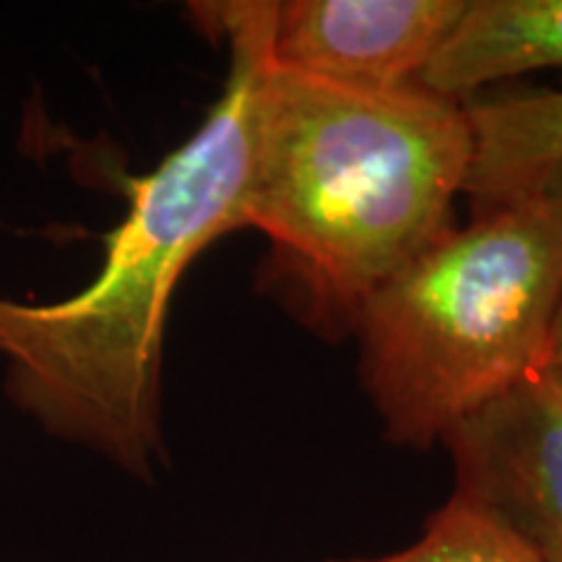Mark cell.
Listing matches in <instances>:
<instances>
[{"mask_svg": "<svg viewBox=\"0 0 562 562\" xmlns=\"http://www.w3.org/2000/svg\"><path fill=\"white\" fill-rule=\"evenodd\" d=\"M188 16L227 45L220 100L157 170L131 180L128 216L108 235L102 269L79 294L0 297L5 396L42 430L138 480H151L165 461L161 362L172 294L211 243L245 227L273 0L191 3Z\"/></svg>", "mask_w": 562, "mask_h": 562, "instance_id": "obj_1", "label": "cell"}, {"mask_svg": "<svg viewBox=\"0 0 562 562\" xmlns=\"http://www.w3.org/2000/svg\"><path fill=\"white\" fill-rule=\"evenodd\" d=\"M472 154L463 102L313 79L269 42L245 227L269 237L273 290L318 334L355 331L364 302L453 229Z\"/></svg>", "mask_w": 562, "mask_h": 562, "instance_id": "obj_2", "label": "cell"}, {"mask_svg": "<svg viewBox=\"0 0 562 562\" xmlns=\"http://www.w3.org/2000/svg\"><path fill=\"white\" fill-rule=\"evenodd\" d=\"M562 300V211L544 193L474 209L355 321L385 438L430 451L448 427L547 364Z\"/></svg>", "mask_w": 562, "mask_h": 562, "instance_id": "obj_3", "label": "cell"}, {"mask_svg": "<svg viewBox=\"0 0 562 562\" xmlns=\"http://www.w3.org/2000/svg\"><path fill=\"white\" fill-rule=\"evenodd\" d=\"M453 495L490 513L539 562H562V375L542 364L440 438Z\"/></svg>", "mask_w": 562, "mask_h": 562, "instance_id": "obj_4", "label": "cell"}, {"mask_svg": "<svg viewBox=\"0 0 562 562\" xmlns=\"http://www.w3.org/2000/svg\"><path fill=\"white\" fill-rule=\"evenodd\" d=\"M469 0H286L273 3L271 60L351 89L419 87Z\"/></svg>", "mask_w": 562, "mask_h": 562, "instance_id": "obj_5", "label": "cell"}, {"mask_svg": "<svg viewBox=\"0 0 562 562\" xmlns=\"http://www.w3.org/2000/svg\"><path fill=\"white\" fill-rule=\"evenodd\" d=\"M562 66V0H469L419 87L467 102L492 83Z\"/></svg>", "mask_w": 562, "mask_h": 562, "instance_id": "obj_6", "label": "cell"}, {"mask_svg": "<svg viewBox=\"0 0 562 562\" xmlns=\"http://www.w3.org/2000/svg\"><path fill=\"white\" fill-rule=\"evenodd\" d=\"M474 154L463 195L474 209L539 193L562 165V89L480 94L463 102Z\"/></svg>", "mask_w": 562, "mask_h": 562, "instance_id": "obj_7", "label": "cell"}, {"mask_svg": "<svg viewBox=\"0 0 562 562\" xmlns=\"http://www.w3.org/2000/svg\"><path fill=\"white\" fill-rule=\"evenodd\" d=\"M331 562H539L531 550L497 524L490 513L451 495L442 508L427 518L419 542L383 558H357Z\"/></svg>", "mask_w": 562, "mask_h": 562, "instance_id": "obj_8", "label": "cell"}, {"mask_svg": "<svg viewBox=\"0 0 562 562\" xmlns=\"http://www.w3.org/2000/svg\"><path fill=\"white\" fill-rule=\"evenodd\" d=\"M547 364L562 375V300H560L558 313H554V321H552L550 347H547Z\"/></svg>", "mask_w": 562, "mask_h": 562, "instance_id": "obj_9", "label": "cell"}, {"mask_svg": "<svg viewBox=\"0 0 562 562\" xmlns=\"http://www.w3.org/2000/svg\"><path fill=\"white\" fill-rule=\"evenodd\" d=\"M539 193H544L547 199H550L554 206L562 211V165L550 175V178L544 180V186L539 188Z\"/></svg>", "mask_w": 562, "mask_h": 562, "instance_id": "obj_10", "label": "cell"}]
</instances>
